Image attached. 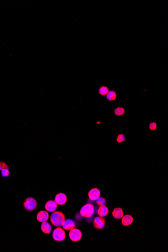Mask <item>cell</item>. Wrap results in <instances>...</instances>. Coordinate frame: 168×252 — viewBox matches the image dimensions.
<instances>
[{"mask_svg": "<svg viewBox=\"0 0 168 252\" xmlns=\"http://www.w3.org/2000/svg\"><path fill=\"white\" fill-rule=\"evenodd\" d=\"M105 225V219L103 217L98 216L94 219L93 225L95 229H103Z\"/></svg>", "mask_w": 168, "mask_h": 252, "instance_id": "8992f818", "label": "cell"}, {"mask_svg": "<svg viewBox=\"0 0 168 252\" xmlns=\"http://www.w3.org/2000/svg\"><path fill=\"white\" fill-rule=\"evenodd\" d=\"M112 215L117 219H120L123 217V211L121 208H116L112 212Z\"/></svg>", "mask_w": 168, "mask_h": 252, "instance_id": "5bb4252c", "label": "cell"}, {"mask_svg": "<svg viewBox=\"0 0 168 252\" xmlns=\"http://www.w3.org/2000/svg\"><path fill=\"white\" fill-rule=\"evenodd\" d=\"M65 221V214L60 211L54 212L51 215V222L55 227H61L62 226Z\"/></svg>", "mask_w": 168, "mask_h": 252, "instance_id": "6da1fadb", "label": "cell"}, {"mask_svg": "<svg viewBox=\"0 0 168 252\" xmlns=\"http://www.w3.org/2000/svg\"><path fill=\"white\" fill-rule=\"evenodd\" d=\"M114 113L116 115H123L125 114V110L122 107H118L114 111Z\"/></svg>", "mask_w": 168, "mask_h": 252, "instance_id": "ac0fdd59", "label": "cell"}, {"mask_svg": "<svg viewBox=\"0 0 168 252\" xmlns=\"http://www.w3.org/2000/svg\"><path fill=\"white\" fill-rule=\"evenodd\" d=\"M49 217V214L47 212L45 211H40L37 214V221L40 223L45 222L48 220Z\"/></svg>", "mask_w": 168, "mask_h": 252, "instance_id": "30bf717a", "label": "cell"}, {"mask_svg": "<svg viewBox=\"0 0 168 252\" xmlns=\"http://www.w3.org/2000/svg\"><path fill=\"white\" fill-rule=\"evenodd\" d=\"M82 236V234L78 229H70L69 233V237L73 242H78L80 240Z\"/></svg>", "mask_w": 168, "mask_h": 252, "instance_id": "5b68a950", "label": "cell"}, {"mask_svg": "<svg viewBox=\"0 0 168 252\" xmlns=\"http://www.w3.org/2000/svg\"><path fill=\"white\" fill-rule=\"evenodd\" d=\"M75 225H76L74 221L70 219H67V220H65V221L64 222L62 226L65 230L70 231V229L74 228Z\"/></svg>", "mask_w": 168, "mask_h": 252, "instance_id": "8fae6325", "label": "cell"}, {"mask_svg": "<svg viewBox=\"0 0 168 252\" xmlns=\"http://www.w3.org/2000/svg\"><path fill=\"white\" fill-rule=\"evenodd\" d=\"M5 169H9V167L4 162H0V171Z\"/></svg>", "mask_w": 168, "mask_h": 252, "instance_id": "7402d4cb", "label": "cell"}, {"mask_svg": "<svg viewBox=\"0 0 168 252\" xmlns=\"http://www.w3.org/2000/svg\"><path fill=\"white\" fill-rule=\"evenodd\" d=\"M67 201V196L65 194L62 193L57 194L55 197V201L57 203V204L59 205H64L66 203Z\"/></svg>", "mask_w": 168, "mask_h": 252, "instance_id": "ba28073f", "label": "cell"}, {"mask_svg": "<svg viewBox=\"0 0 168 252\" xmlns=\"http://www.w3.org/2000/svg\"><path fill=\"white\" fill-rule=\"evenodd\" d=\"M41 230L43 233L46 234H48L51 233V227L49 223L47 222H43L41 225Z\"/></svg>", "mask_w": 168, "mask_h": 252, "instance_id": "9a60e30c", "label": "cell"}, {"mask_svg": "<svg viewBox=\"0 0 168 252\" xmlns=\"http://www.w3.org/2000/svg\"><path fill=\"white\" fill-rule=\"evenodd\" d=\"M109 213V210L107 207H106L105 205L100 206L98 208V214L101 217H104L106 215H107Z\"/></svg>", "mask_w": 168, "mask_h": 252, "instance_id": "4fadbf2b", "label": "cell"}, {"mask_svg": "<svg viewBox=\"0 0 168 252\" xmlns=\"http://www.w3.org/2000/svg\"><path fill=\"white\" fill-rule=\"evenodd\" d=\"M122 218V225L124 226L129 225L133 223V217H132L131 215H126L125 216H123V217Z\"/></svg>", "mask_w": 168, "mask_h": 252, "instance_id": "7c38bea8", "label": "cell"}, {"mask_svg": "<svg viewBox=\"0 0 168 252\" xmlns=\"http://www.w3.org/2000/svg\"><path fill=\"white\" fill-rule=\"evenodd\" d=\"M116 97H117L116 93L113 91H109L108 94L106 95V98L109 101H113L115 100Z\"/></svg>", "mask_w": 168, "mask_h": 252, "instance_id": "2e32d148", "label": "cell"}, {"mask_svg": "<svg viewBox=\"0 0 168 252\" xmlns=\"http://www.w3.org/2000/svg\"><path fill=\"white\" fill-rule=\"evenodd\" d=\"M109 92V89L106 86H102L99 89V93L102 96H105Z\"/></svg>", "mask_w": 168, "mask_h": 252, "instance_id": "e0dca14e", "label": "cell"}, {"mask_svg": "<svg viewBox=\"0 0 168 252\" xmlns=\"http://www.w3.org/2000/svg\"><path fill=\"white\" fill-rule=\"evenodd\" d=\"M53 239L56 241H62L65 239L66 233L63 229L58 227L53 231Z\"/></svg>", "mask_w": 168, "mask_h": 252, "instance_id": "277c9868", "label": "cell"}, {"mask_svg": "<svg viewBox=\"0 0 168 252\" xmlns=\"http://www.w3.org/2000/svg\"><path fill=\"white\" fill-rule=\"evenodd\" d=\"M156 127H157L156 124L154 122L151 123L150 125V129H151V130H154L156 129Z\"/></svg>", "mask_w": 168, "mask_h": 252, "instance_id": "603a6c76", "label": "cell"}, {"mask_svg": "<svg viewBox=\"0 0 168 252\" xmlns=\"http://www.w3.org/2000/svg\"><path fill=\"white\" fill-rule=\"evenodd\" d=\"M101 193L100 190L97 188H93L88 193V196L90 200H96L100 197Z\"/></svg>", "mask_w": 168, "mask_h": 252, "instance_id": "52a82bcc", "label": "cell"}, {"mask_svg": "<svg viewBox=\"0 0 168 252\" xmlns=\"http://www.w3.org/2000/svg\"><path fill=\"white\" fill-rule=\"evenodd\" d=\"M45 209L48 212H53L55 211L57 207V204L55 201L49 200L45 204Z\"/></svg>", "mask_w": 168, "mask_h": 252, "instance_id": "9c48e42d", "label": "cell"}, {"mask_svg": "<svg viewBox=\"0 0 168 252\" xmlns=\"http://www.w3.org/2000/svg\"><path fill=\"white\" fill-rule=\"evenodd\" d=\"M96 201L97 204H98L100 206L105 205L106 203V199L105 198H104L99 197L98 198V199L96 200Z\"/></svg>", "mask_w": 168, "mask_h": 252, "instance_id": "d6986e66", "label": "cell"}, {"mask_svg": "<svg viewBox=\"0 0 168 252\" xmlns=\"http://www.w3.org/2000/svg\"><path fill=\"white\" fill-rule=\"evenodd\" d=\"M94 213V206L90 203H88L84 205L80 210L81 215L83 217L87 218L91 217Z\"/></svg>", "mask_w": 168, "mask_h": 252, "instance_id": "7a4b0ae2", "label": "cell"}, {"mask_svg": "<svg viewBox=\"0 0 168 252\" xmlns=\"http://www.w3.org/2000/svg\"><path fill=\"white\" fill-rule=\"evenodd\" d=\"M116 141L118 143H120L125 141V137L123 134H120L118 136Z\"/></svg>", "mask_w": 168, "mask_h": 252, "instance_id": "44dd1931", "label": "cell"}, {"mask_svg": "<svg viewBox=\"0 0 168 252\" xmlns=\"http://www.w3.org/2000/svg\"><path fill=\"white\" fill-rule=\"evenodd\" d=\"M37 205L36 200L32 197L27 198L23 203L24 207L27 211H33L36 209Z\"/></svg>", "mask_w": 168, "mask_h": 252, "instance_id": "3957f363", "label": "cell"}, {"mask_svg": "<svg viewBox=\"0 0 168 252\" xmlns=\"http://www.w3.org/2000/svg\"><path fill=\"white\" fill-rule=\"evenodd\" d=\"M9 169H5L1 170V175L3 177H7L10 175Z\"/></svg>", "mask_w": 168, "mask_h": 252, "instance_id": "ffe728a7", "label": "cell"}]
</instances>
